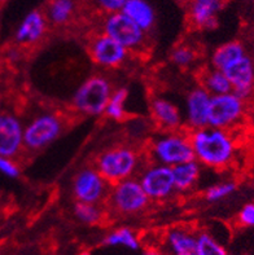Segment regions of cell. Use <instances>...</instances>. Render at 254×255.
<instances>
[{"label": "cell", "instance_id": "6da1fadb", "mask_svg": "<svg viewBox=\"0 0 254 255\" xmlns=\"http://www.w3.org/2000/svg\"><path fill=\"white\" fill-rule=\"evenodd\" d=\"M195 159L200 165L214 170H222L231 166L238 154L235 136L230 129L205 128L188 131Z\"/></svg>", "mask_w": 254, "mask_h": 255}, {"label": "cell", "instance_id": "7a4b0ae2", "mask_svg": "<svg viewBox=\"0 0 254 255\" xmlns=\"http://www.w3.org/2000/svg\"><path fill=\"white\" fill-rule=\"evenodd\" d=\"M143 165L140 153L135 148L125 144L104 149L93 161V167L110 185L138 176Z\"/></svg>", "mask_w": 254, "mask_h": 255}, {"label": "cell", "instance_id": "3957f363", "mask_svg": "<svg viewBox=\"0 0 254 255\" xmlns=\"http://www.w3.org/2000/svg\"><path fill=\"white\" fill-rule=\"evenodd\" d=\"M147 152L149 162L169 167L195 159L190 133L184 129L169 132L164 131L149 142Z\"/></svg>", "mask_w": 254, "mask_h": 255}, {"label": "cell", "instance_id": "277c9868", "mask_svg": "<svg viewBox=\"0 0 254 255\" xmlns=\"http://www.w3.org/2000/svg\"><path fill=\"white\" fill-rule=\"evenodd\" d=\"M113 90L108 77L103 74L91 75L75 90L71 97V108L82 116H101L105 112Z\"/></svg>", "mask_w": 254, "mask_h": 255}, {"label": "cell", "instance_id": "5b68a950", "mask_svg": "<svg viewBox=\"0 0 254 255\" xmlns=\"http://www.w3.org/2000/svg\"><path fill=\"white\" fill-rule=\"evenodd\" d=\"M64 118L55 112H43L23 127V145L29 152H39L51 145L62 135Z\"/></svg>", "mask_w": 254, "mask_h": 255}, {"label": "cell", "instance_id": "8992f818", "mask_svg": "<svg viewBox=\"0 0 254 255\" xmlns=\"http://www.w3.org/2000/svg\"><path fill=\"white\" fill-rule=\"evenodd\" d=\"M106 202L113 213L122 217H131L143 213L151 200L135 176L110 185Z\"/></svg>", "mask_w": 254, "mask_h": 255}, {"label": "cell", "instance_id": "52a82bcc", "mask_svg": "<svg viewBox=\"0 0 254 255\" xmlns=\"http://www.w3.org/2000/svg\"><path fill=\"white\" fill-rule=\"evenodd\" d=\"M101 32L122 44L129 52L142 51L147 44V32L122 12L106 14L101 22Z\"/></svg>", "mask_w": 254, "mask_h": 255}, {"label": "cell", "instance_id": "ba28073f", "mask_svg": "<svg viewBox=\"0 0 254 255\" xmlns=\"http://www.w3.org/2000/svg\"><path fill=\"white\" fill-rule=\"evenodd\" d=\"M247 112V101L235 92L212 96L209 109V127L230 129L242 123Z\"/></svg>", "mask_w": 254, "mask_h": 255}, {"label": "cell", "instance_id": "9c48e42d", "mask_svg": "<svg viewBox=\"0 0 254 255\" xmlns=\"http://www.w3.org/2000/svg\"><path fill=\"white\" fill-rule=\"evenodd\" d=\"M110 184L93 166H86L74 175L71 193L77 202L103 205L109 193Z\"/></svg>", "mask_w": 254, "mask_h": 255}, {"label": "cell", "instance_id": "30bf717a", "mask_svg": "<svg viewBox=\"0 0 254 255\" xmlns=\"http://www.w3.org/2000/svg\"><path fill=\"white\" fill-rule=\"evenodd\" d=\"M136 178L151 201L168 200L177 192L173 168L169 166L149 162L143 165Z\"/></svg>", "mask_w": 254, "mask_h": 255}, {"label": "cell", "instance_id": "8fae6325", "mask_svg": "<svg viewBox=\"0 0 254 255\" xmlns=\"http://www.w3.org/2000/svg\"><path fill=\"white\" fill-rule=\"evenodd\" d=\"M88 53L92 61L103 69L121 68L130 56V52L114 39L99 32L88 43Z\"/></svg>", "mask_w": 254, "mask_h": 255}, {"label": "cell", "instance_id": "7c38bea8", "mask_svg": "<svg viewBox=\"0 0 254 255\" xmlns=\"http://www.w3.org/2000/svg\"><path fill=\"white\" fill-rule=\"evenodd\" d=\"M25 125L16 114L0 112V157L16 158L21 154L23 145Z\"/></svg>", "mask_w": 254, "mask_h": 255}, {"label": "cell", "instance_id": "4fadbf2b", "mask_svg": "<svg viewBox=\"0 0 254 255\" xmlns=\"http://www.w3.org/2000/svg\"><path fill=\"white\" fill-rule=\"evenodd\" d=\"M212 95L204 87L197 86L188 92L184 105V128L188 131L209 126V109Z\"/></svg>", "mask_w": 254, "mask_h": 255}, {"label": "cell", "instance_id": "5bb4252c", "mask_svg": "<svg viewBox=\"0 0 254 255\" xmlns=\"http://www.w3.org/2000/svg\"><path fill=\"white\" fill-rule=\"evenodd\" d=\"M232 86V92L249 100L254 94V58L249 53L238 58L223 69Z\"/></svg>", "mask_w": 254, "mask_h": 255}, {"label": "cell", "instance_id": "9a60e30c", "mask_svg": "<svg viewBox=\"0 0 254 255\" xmlns=\"http://www.w3.org/2000/svg\"><path fill=\"white\" fill-rule=\"evenodd\" d=\"M149 109L156 125L165 132L184 128V117L182 110L169 99L161 96L152 99Z\"/></svg>", "mask_w": 254, "mask_h": 255}, {"label": "cell", "instance_id": "2e32d148", "mask_svg": "<svg viewBox=\"0 0 254 255\" xmlns=\"http://www.w3.org/2000/svg\"><path fill=\"white\" fill-rule=\"evenodd\" d=\"M197 233L187 227H174L162 237L161 248L166 255H196Z\"/></svg>", "mask_w": 254, "mask_h": 255}, {"label": "cell", "instance_id": "e0dca14e", "mask_svg": "<svg viewBox=\"0 0 254 255\" xmlns=\"http://www.w3.org/2000/svg\"><path fill=\"white\" fill-rule=\"evenodd\" d=\"M226 0H191V23L197 29L212 30L218 25V14L225 6Z\"/></svg>", "mask_w": 254, "mask_h": 255}, {"label": "cell", "instance_id": "ac0fdd59", "mask_svg": "<svg viewBox=\"0 0 254 255\" xmlns=\"http://www.w3.org/2000/svg\"><path fill=\"white\" fill-rule=\"evenodd\" d=\"M47 30V17L40 10H32L26 14L16 30V42L19 44H35L44 36Z\"/></svg>", "mask_w": 254, "mask_h": 255}, {"label": "cell", "instance_id": "d6986e66", "mask_svg": "<svg viewBox=\"0 0 254 255\" xmlns=\"http://www.w3.org/2000/svg\"><path fill=\"white\" fill-rule=\"evenodd\" d=\"M121 12L125 13L126 16L145 32L151 31L155 27V8L147 0H127Z\"/></svg>", "mask_w": 254, "mask_h": 255}, {"label": "cell", "instance_id": "ffe728a7", "mask_svg": "<svg viewBox=\"0 0 254 255\" xmlns=\"http://www.w3.org/2000/svg\"><path fill=\"white\" fill-rule=\"evenodd\" d=\"M247 53H248V49L244 43L240 40H230V42L218 45L213 51L212 56H210V65H212V68L223 70L231 62L243 57Z\"/></svg>", "mask_w": 254, "mask_h": 255}, {"label": "cell", "instance_id": "44dd1931", "mask_svg": "<svg viewBox=\"0 0 254 255\" xmlns=\"http://www.w3.org/2000/svg\"><path fill=\"white\" fill-rule=\"evenodd\" d=\"M201 167L196 159L183 162L180 165L174 166L173 175L175 189L177 192H188L199 183L200 175H201Z\"/></svg>", "mask_w": 254, "mask_h": 255}, {"label": "cell", "instance_id": "7402d4cb", "mask_svg": "<svg viewBox=\"0 0 254 255\" xmlns=\"http://www.w3.org/2000/svg\"><path fill=\"white\" fill-rule=\"evenodd\" d=\"M103 244L109 248H122L130 252H139L142 248L140 239L130 227H119L110 231L103 240Z\"/></svg>", "mask_w": 254, "mask_h": 255}, {"label": "cell", "instance_id": "603a6c76", "mask_svg": "<svg viewBox=\"0 0 254 255\" xmlns=\"http://www.w3.org/2000/svg\"><path fill=\"white\" fill-rule=\"evenodd\" d=\"M200 86L205 88L212 96L232 92V86L229 78L226 77L222 70L214 69L212 66L210 69H205L203 71L200 77Z\"/></svg>", "mask_w": 254, "mask_h": 255}, {"label": "cell", "instance_id": "cb8c5ba5", "mask_svg": "<svg viewBox=\"0 0 254 255\" xmlns=\"http://www.w3.org/2000/svg\"><path fill=\"white\" fill-rule=\"evenodd\" d=\"M129 97V90L126 87L114 88L105 108V114L112 121H123L126 117V100Z\"/></svg>", "mask_w": 254, "mask_h": 255}, {"label": "cell", "instance_id": "d4e9b609", "mask_svg": "<svg viewBox=\"0 0 254 255\" xmlns=\"http://www.w3.org/2000/svg\"><path fill=\"white\" fill-rule=\"evenodd\" d=\"M74 0H52L47 9V18L55 25H64L74 13Z\"/></svg>", "mask_w": 254, "mask_h": 255}, {"label": "cell", "instance_id": "484cf974", "mask_svg": "<svg viewBox=\"0 0 254 255\" xmlns=\"http://www.w3.org/2000/svg\"><path fill=\"white\" fill-rule=\"evenodd\" d=\"M74 215L79 222L87 226H96L104 219L105 211H104L103 205L75 202Z\"/></svg>", "mask_w": 254, "mask_h": 255}, {"label": "cell", "instance_id": "4316f807", "mask_svg": "<svg viewBox=\"0 0 254 255\" xmlns=\"http://www.w3.org/2000/svg\"><path fill=\"white\" fill-rule=\"evenodd\" d=\"M196 255H229L225 246L209 232H197Z\"/></svg>", "mask_w": 254, "mask_h": 255}, {"label": "cell", "instance_id": "83f0119b", "mask_svg": "<svg viewBox=\"0 0 254 255\" xmlns=\"http://www.w3.org/2000/svg\"><path fill=\"white\" fill-rule=\"evenodd\" d=\"M236 191V184L234 181H223L216 185H212L205 191V200L208 202H218L229 196H231Z\"/></svg>", "mask_w": 254, "mask_h": 255}, {"label": "cell", "instance_id": "f1b7e54d", "mask_svg": "<svg viewBox=\"0 0 254 255\" xmlns=\"http://www.w3.org/2000/svg\"><path fill=\"white\" fill-rule=\"evenodd\" d=\"M170 58L179 68H188L196 61L197 53L190 45H178L171 51Z\"/></svg>", "mask_w": 254, "mask_h": 255}, {"label": "cell", "instance_id": "f546056e", "mask_svg": "<svg viewBox=\"0 0 254 255\" xmlns=\"http://www.w3.org/2000/svg\"><path fill=\"white\" fill-rule=\"evenodd\" d=\"M127 0H93L95 5L106 14L121 12Z\"/></svg>", "mask_w": 254, "mask_h": 255}, {"label": "cell", "instance_id": "4dcf8cb0", "mask_svg": "<svg viewBox=\"0 0 254 255\" xmlns=\"http://www.w3.org/2000/svg\"><path fill=\"white\" fill-rule=\"evenodd\" d=\"M0 174L5 175L6 178H17L19 175V167L13 158L0 157Z\"/></svg>", "mask_w": 254, "mask_h": 255}, {"label": "cell", "instance_id": "1f68e13d", "mask_svg": "<svg viewBox=\"0 0 254 255\" xmlns=\"http://www.w3.org/2000/svg\"><path fill=\"white\" fill-rule=\"evenodd\" d=\"M238 222L243 227H254V204H247L238 214Z\"/></svg>", "mask_w": 254, "mask_h": 255}, {"label": "cell", "instance_id": "d6a6232c", "mask_svg": "<svg viewBox=\"0 0 254 255\" xmlns=\"http://www.w3.org/2000/svg\"><path fill=\"white\" fill-rule=\"evenodd\" d=\"M140 255H166V254H165V252L160 248V246H158V248L152 246V248H147V249H145Z\"/></svg>", "mask_w": 254, "mask_h": 255}, {"label": "cell", "instance_id": "836d02e7", "mask_svg": "<svg viewBox=\"0 0 254 255\" xmlns=\"http://www.w3.org/2000/svg\"><path fill=\"white\" fill-rule=\"evenodd\" d=\"M0 105H1V95H0Z\"/></svg>", "mask_w": 254, "mask_h": 255}, {"label": "cell", "instance_id": "e575fe53", "mask_svg": "<svg viewBox=\"0 0 254 255\" xmlns=\"http://www.w3.org/2000/svg\"><path fill=\"white\" fill-rule=\"evenodd\" d=\"M1 1H3V0H0V3H1Z\"/></svg>", "mask_w": 254, "mask_h": 255}]
</instances>
